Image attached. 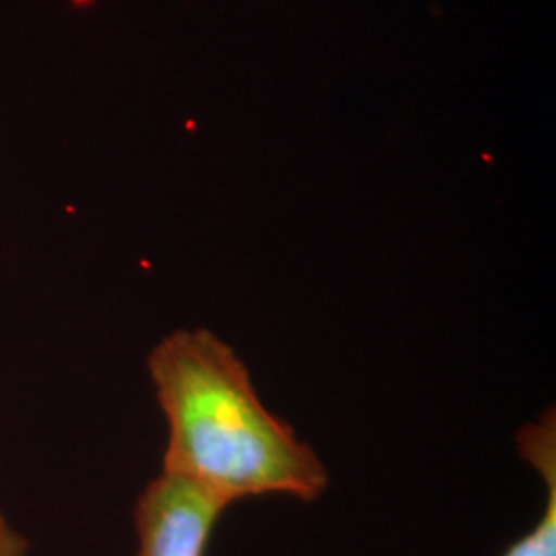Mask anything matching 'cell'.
Listing matches in <instances>:
<instances>
[{
    "instance_id": "obj_1",
    "label": "cell",
    "mask_w": 556,
    "mask_h": 556,
    "mask_svg": "<svg viewBox=\"0 0 556 556\" xmlns=\"http://www.w3.org/2000/svg\"><path fill=\"white\" fill-rule=\"evenodd\" d=\"M169 435L163 475L188 480L225 505L328 486L318 454L260 400L245 363L211 330H178L149 355Z\"/></svg>"
},
{
    "instance_id": "obj_2",
    "label": "cell",
    "mask_w": 556,
    "mask_h": 556,
    "mask_svg": "<svg viewBox=\"0 0 556 556\" xmlns=\"http://www.w3.org/2000/svg\"><path fill=\"white\" fill-rule=\"evenodd\" d=\"M227 505L181 478L151 480L135 505L137 556H204Z\"/></svg>"
},
{
    "instance_id": "obj_3",
    "label": "cell",
    "mask_w": 556,
    "mask_h": 556,
    "mask_svg": "<svg viewBox=\"0 0 556 556\" xmlns=\"http://www.w3.org/2000/svg\"><path fill=\"white\" fill-rule=\"evenodd\" d=\"M517 450L534 466L546 484V505L542 517L528 534L505 548L501 556H556V417L546 410L538 422L521 427L516 435Z\"/></svg>"
},
{
    "instance_id": "obj_4",
    "label": "cell",
    "mask_w": 556,
    "mask_h": 556,
    "mask_svg": "<svg viewBox=\"0 0 556 556\" xmlns=\"http://www.w3.org/2000/svg\"><path fill=\"white\" fill-rule=\"evenodd\" d=\"M27 540L11 528L7 517L0 514V556H25Z\"/></svg>"
}]
</instances>
